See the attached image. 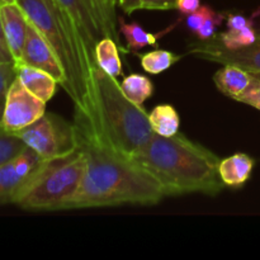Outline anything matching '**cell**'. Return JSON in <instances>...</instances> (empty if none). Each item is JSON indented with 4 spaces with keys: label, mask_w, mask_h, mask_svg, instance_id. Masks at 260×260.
I'll return each mask as SVG.
<instances>
[{
    "label": "cell",
    "mask_w": 260,
    "mask_h": 260,
    "mask_svg": "<svg viewBox=\"0 0 260 260\" xmlns=\"http://www.w3.org/2000/svg\"><path fill=\"white\" fill-rule=\"evenodd\" d=\"M258 14H259V15H260V10H258Z\"/></svg>",
    "instance_id": "obj_34"
},
{
    "label": "cell",
    "mask_w": 260,
    "mask_h": 260,
    "mask_svg": "<svg viewBox=\"0 0 260 260\" xmlns=\"http://www.w3.org/2000/svg\"><path fill=\"white\" fill-rule=\"evenodd\" d=\"M149 123L155 134L170 137L179 131L180 118L174 107L170 104H159L149 114Z\"/></svg>",
    "instance_id": "obj_17"
},
{
    "label": "cell",
    "mask_w": 260,
    "mask_h": 260,
    "mask_svg": "<svg viewBox=\"0 0 260 260\" xmlns=\"http://www.w3.org/2000/svg\"><path fill=\"white\" fill-rule=\"evenodd\" d=\"M215 10L212 8H210L208 5H201L200 9L196 10L192 14L187 15V19H185V24H187V28L193 33H197V30L200 29L203 25V23L210 18V15Z\"/></svg>",
    "instance_id": "obj_27"
},
{
    "label": "cell",
    "mask_w": 260,
    "mask_h": 260,
    "mask_svg": "<svg viewBox=\"0 0 260 260\" xmlns=\"http://www.w3.org/2000/svg\"><path fill=\"white\" fill-rule=\"evenodd\" d=\"M0 17H2L3 30L8 47L12 53L14 63L17 65L22 58L23 46L27 37L28 19L18 3L0 7Z\"/></svg>",
    "instance_id": "obj_12"
},
{
    "label": "cell",
    "mask_w": 260,
    "mask_h": 260,
    "mask_svg": "<svg viewBox=\"0 0 260 260\" xmlns=\"http://www.w3.org/2000/svg\"><path fill=\"white\" fill-rule=\"evenodd\" d=\"M17 78V69L13 62H0V123L4 113L5 101L10 85Z\"/></svg>",
    "instance_id": "obj_24"
},
{
    "label": "cell",
    "mask_w": 260,
    "mask_h": 260,
    "mask_svg": "<svg viewBox=\"0 0 260 260\" xmlns=\"http://www.w3.org/2000/svg\"><path fill=\"white\" fill-rule=\"evenodd\" d=\"M53 2L73 23L74 28L80 36L81 42L89 57L95 62L94 50L98 41L104 37V33L94 0H53Z\"/></svg>",
    "instance_id": "obj_10"
},
{
    "label": "cell",
    "mask_w": 260,
    "mask_h": 260,
    "mask_svg": "<svg viewBox=\"0 0 260 260\" xmlns=\"http://www.w3.org/2000/svg\"><path fill=\"white\" fill-rule=\"evenodd\" d=\"M201 0H179L178 2L177 9L179 10L182 14L189 15L194 13L196 10L200 9Z\"/></svg>",
    "instance_id": "obj_31"
},
{
    "label": "cell",
    "mask_w": 260,
    "mask_h": 260,
    "mask_svg": "<svg viewBox=\"0 0 260 260\" xmlns=\"http://www.w3.org/2000/svg\"><path fill=\"white\" fill-rule=\"evenodd\" d=\"M19 63L37 68L52 75L61 86L65 84V73L55 52L40 30L28 20L27 37ZM18 65V63H17Z\"/></svg>",
    "instance_id": "obj_11"
},
{
    "label": "cell",
    "mask_w": 260,
    "mask_h": 260,
    "mask_svg": "<svg viewBox=\"0 0 260 260\" xmlns=\"http://www.w3.org/2000/svg\"><path fill=\"white\" fill-rule=\"evenodd\" d=\"M187 53L211 62L238 66L254 75H260V36L256 37L255 42L238 50L223 47L212 37L190 43Z\"/></svg>",
    "instance_id": "obj_8"
},
{
    "label": "cell",
    "mask_w": 260,
    "mask_h": 260,
    "mask_svg": "<svg viewBox=\"0 0 260 260\" xmlns=\"http://www.w3.org/2000/svg\"><path fill=\"white\" fill-rule=\"evenodd\" d=\"M15 69H17V78L33 95L42 99L46 103L52 99L58 84V81L52 75L24 63H18L15 65Z\"/></svg>",
    "instance_id": "obj_13"
},
{
    "label": "cell",
    "mask_w": 260,
    "mask_h": 260,
    "mask_svg": "<svg viewBox=\"0 0 260 260\" xmlns=\"http://www.w3.org/2000/svg\"><path fill=\"white\" fill-rule=\"evenodd\" d=\"M124 95L137 106H142L154 93L151 80L141 74H131L126 76L121 84Z\"/></svg>",
    "instance_id": "obj_18"
},
{
    "label": "cell",
    "mask_w": 260,
    "mask_h": 260,
    "mask_svg": "<svg viewBox=\"0 0 260 260\" xmlns=\"http://www.w3.org/2000/svg\"><path fill=\"white\" fill-rule=\"evenodd\" d=\"M139 57L141 61L142 69L146 73L157 75V74L169 70L175 62H178L182 58V56L167 50H155L151 52L140 55Z\"/></svg>",
    "instance_id": "obj_20"
},
{
    "label": "cell",
    "mask_w": 260,
    "mask_h": 260,
    "mask_svg": "<svg viewBox=\"0 0 260 260\" xmlns=\"http://www.w3.org/2000/svg\"><path fill=\"white\" fill-rule=\"evenodd\" d=\"M25 149L27 145L23 142V140L15 134L7 131L0 123V167L17 157Z\"/></svg>",
    "instance_id": "obj_23"
},
{
    "label": "cell",
    "mask_w": 260,
    "mask_h": 260,
    "mask_svg": "<svg viewBox=\"0 0 260 260\" xmlns=\"http://www.w3.org/2000/svg\"><path fill=\"white\" fill-rule=\"evenodd\" d=\"M246 25H253V19H248L241 14H230L226 20L228 29H240Z\"/></svg>",
    "instance_id": "obj_29"
},
{
    "label": "cell",
    "mask_w": 260,
    "mask_h": 260,
    "mask_svg": "<svg viewBox=\"0 0 260 260\" xmlns=\"http://www.w3.org/2000/svg\"><path fill=\"white\" fill-rule=\"evenodd\" d=\"M94 60L98 68L114 78H118L123 73L118 46L113 38L103 37L98 41L94 50Z\"/></svg>",
    "instance_id": "obj_16"
},
{
    "label": "cell",
    "mask_w": 260,
    "mask_h": 260,
    "mask_svg": "<svg viewBox=\"0 0 260 260\" xmlns=\"http://www.w3.org/2000/svg\"><path fill=\"white\" fill-rule=\"evenodd\" d=\"M0 62H13V56L10 53L9 47H8L7 40H5L4 30H3V23H2V17H0Z\"/></svg>",
    "instance_id": "obj_30"
},
{
    "label": "cell",
    "mask_w": 260,
    "mask_h": 260,
    "mask_svg": "<svg viewBox=\"0 0 260 260\" xmlns=\"http://www.w3.org/2000/svg\"><path fill=\"white\" fill-rule=\"evenodd\" d=\"M256 37L258 36H256L253 25H246L240 29H228L221 35L213 36V38L218 43L230 50H238V48L251 45L253 42H255Z\"/></svg>",
    "instance_id": "obj_21"
},
{
    "label": "cell",
    "mask_w": 260,
    "mask_h": 260,
    "mask_svg": "<svg viewBox=\"0 0 260 260\" xmlns=\"http://www.w3.org/2000/svg\"><path fill=\"white\" fill-rule=\"evenodd\" d=\"M94 3H95L96 12H98L104 37L113 38L118 43L119 37L116 28L117 0H94Z\"/></svg>",
    "instance_id": "obj_22"
},
{
    "label": "cell",
    "mask_w": 260,
    "mask_h": 260,
    "mask_svg": "<svg viewBox=\"0 0 260 260\" xmlns=\"http://www.w3.org/2000/svg\"><path fill=\"white\" fill-rule=\"evenodd\" d=\"M15 3H18V0H0V7L8 4H15Z\"/></svg>",
    "instance_id": "obj_33"
},
{
    "label": "cell",
    "mask_w": 260,
    "mask_h": 260,
    "mask_svg": "<svg viewBox=\"0 0 260 260\" xmlns=\"http://www.w3.org/2000/svg\"><path fill=\"white\" fill-rule=\"evenodd\" d=\"M179 0H142L141 9L145 10H173L177 9Z\"/></svg>",
    "instance_id": "obj_28"
},
{
    "label": "cell",
    "mask_w": 260,
    "mask_h": 260,
    "mask_svg": "<svg viewBox=\"0 0 260 260\" xmlns=\"http://www.w3.org/2000/svg\"><path fill=\"white\" fill-rule=\"evenodd\" d=\"M85 168L86 157L81 149L66 157L47 161L15 205L27 211L68 210L80 187Z\"/></svg>",
    "instance_id": "obj_5"
},
{
    "label": "cell",
    "mask_w": 260,
    "mask_h": 260,
    "mask_svg": "<svg viewBox=\"0 0 260 260\" xmlns=\"http://www.w3.org/2000/svg\"><path fill=\"white\" fill-rule=\"evenodd\" d=\"M91 76L102 127L116 150L132 157L154 134L149 114L142 106L132 103L124 95L117 78L98 66L93 69Z\"/></svg>",
    "instance_id": "obj_4"
},
{
    "label": "cell",
    "mask_w": 260,
    "mask_h": 260,
    "mask_svg": "<svg viewBox=\"0 0 260 260\" xmlns=\"http://www.w3.org/2000/svg\"><path fill=\"white\" fill-rule=\"evenodd\" d=\"M238 102L249 104L260 111V78L253 74L250 84L246 90L238 98Z\"/></svg>",
    "instance_id": "obj_26"
},
{
    "label": "cell",
    "mask_w": 260,
    "mask_h": 260,
    "mask_svg": "<svg viewBox=\"0 0 260 260\" xmlns=\"http://www.w3.org/2000/svg\"><path fill=\"white\" fill-rule=\"evenodd\" d=\"M132 160L161 184L165 194L202 193L216 196L226 187L220 178V157L184 135L152 134Z\"/></svg>",
    "instance_id": "obj_2"
},
{
    "label": "cell",
    "mask_w": 260,
    "mask_h": 260,
    "mask_svg": "<svg viewBox=\"0 0 260 260\" xmlns=\"http://www.w3.org/2000/svg\"><path fill=\"white\" fill-rule=\"evenodd\" d=\"M46 113V102L33 95L18 78L13 81L5 101L2 124L15 134L40 119Z\"/></svg>",
    "instance_id": "obj_9"
},
{
    "label": "cell",
    "mask_w": 260,
    "mask_h": 260,
    "mask_svg": "<svg viewBox=\"0 0 260 260\" xmlns=\"http://www.w3.org/2000/svg\"><path fill=\"white\" fill-rule=\"evenodd\" d=\"M254 168V160L249 155L239 154L220 160L218 173L226 187L239 188L245 184L250 178Z\"/></svg>",
    "instance_id": "obj_14"
},
{
    "label": "cell",
    "mask_w": 260,
    "mask_h": 260,
    "mask_svg": "<svg viewBox=\"0 0 260 260\" xmlns=\"http://www.w3.org/2000/svg\"><path fill=\"white\" fill-rule=\"evenodd\" d=\"M253 74L233 65H223L222 69L213 75V83L223 95L238 101L239 96L246 90L250 84Z\"/></svg>",
    "instance_id": "obj_15"
},
{
    "label": "cell",
    "mask_w": 260,
    "mask_h": 260,
    "mask_svg": "<svg viewBox=\"0 0 260 260\" xmlns=\"http://www.w3.org/2000/svg\"><path fill=\"white\" fill-rule=\"evenodd\" d=\"M27 19L40 30L55 52L65 73L62 88L75 104L85 109L94 98L93 69L80 36L53 0H18Z\"/></svg>",
    "instance_id": "obj_3"
},
{
    "label": "cell",
    "mask_w": 260,
    "mask_h": 260,
    "mask_svg": "<svg viewBox=\"0 0 260 260\" xmlns=\"http://www.w3.org/2000/svg\"><path fill=\"white\" fill-rule=\"evenodd\" d=\"M118 23L119 30H121L124 40H126L128 50L137 51L146 47V46L156 45V40L159 35H152V33L147 32V30H145L144 27H142L141 24H139V23H127L124 22L122 18H119Z\"/></svg>",
    "instance_id": "obj_19"
},
{
    "label": "cell",
    "mask_w": 260,
    "mask_h": 260,
    "mask_svg": "<svg viewBox=\"0 0 260 260\" xmlns=\"http://www.w3.org/2000/svg\"><path fill=\"white\" fill-rule=\"evenodd\" d=\"M74 126L86 168L68 210L119 205H156L167 197L161 184L131 157L116 150L107 137L95 103L76 109Z\"/></svg>",
    "instance_id": "obj_1"
},
{
    "label": "cell",
    "mask_w": 260,
    "mask_h": 260,
    "mask_svg": "<svg viewBox=\"0 0 260 260\" xmlns=\"http://www.w3.org/2000/svg\"><path fill=\"white\" fill-rule=\"evenodd\" d=\"M15 135L45 161L66 157L79 149L74 123L55 113H45L32 124L15 132Z\"/></svg>",
    "instance_id": "obj_6"
},
{
    "label": "cell",
    "mask_w": 260,
    "mask_h": 260,
    "mask_svg": "<svg viewBox=\"0 0 260 260\" xmlns=\"http://www.w3.org/2000/svg\"><path fill=\"white\" fill-rule=\"evenodd\" d=\"M117 4L126 14H131V13L141 9L142 0H117Z\"/></svg>",
    "instance_id": "obj_32"
},
{
    "label": "cell",
    "mask_w": 260,
    "mask_h": 260,
    "mask_svg": "<svg viewBox=\"0 0 260 260\" xmlns=\"http://www.w3.org/2000/svg\"><path fill=\"white\" fill-rule=\"evenodd\" d=\"M47 161L27 147L7 164L0 167V205L15 203L33 180L40 175Z\"/></svg>",
    "instance_id": "obj_7"
},
{
    "label": "cell",
    "mask_w": 260,
    "mask_h": 260,
    "mask_svg": "<svg viewBox=\"0 0 260 260\" xmlns=\"http://www.w3.org/2000/svg\"><path fill=\"white\" fill-rule=\"evenodd\" d=\"M225 19V14L222 13H216L213 12L212 14L210 15L207 20L203 23L202 27L197 30L196 36L198 37L200 41H206V40H210L212 38L213 36L216 35V30L217 28L222 24V20Z\"/></svg>",
    "instance_id": "obj_25"
}]
</instances>
